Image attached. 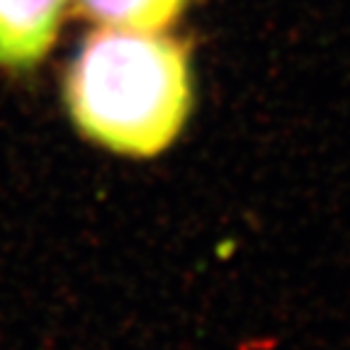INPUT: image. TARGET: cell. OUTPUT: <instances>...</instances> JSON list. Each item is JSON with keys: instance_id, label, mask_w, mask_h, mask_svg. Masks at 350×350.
Masks as SVG:
<instances>
[{"instance_id": "obj_1", "label": "cell", "mask_w": 350, "mask_h": 350, "mask_svg": "<svg viewBox=\"0 0 350 350\" xmlns=\"http://www.w3.org/2000/svg\"><path fill=\"white\" fill-rule=\"evenodd\" d=\"M78 129L126 156H156L180 134L192 107L187 51L159 32L100 29L66 76Z\"/></svg>"}, {"instance_id": "obj_2", "label": "cell", "mask_w": 350, "mask_h": 350, "mask_svg": "<svg viewBox=\"0 0 350 350\" xmlns=\"http://www.w3.org/2000/svg\"><path fill=\"white\" fill-rule=\"evenodd\" d=\"M66 0H0V66L32 68L51 49Z\"/></svg>"}, {"instance_id": "obj_3", "label": "cell", "mask_w": 350, "mask_h": 350, "mask_svg": "<svg viewBox=\"0 0 350 350\" xmlns=\"http://www.w3.org/2000/svg\"><path fill=\"white\" fill-rule=\"evenodd\" d=\"M190 0H78L88 17L109 27L159 32L178 20Z\"/></svg>"}]
</instances>
